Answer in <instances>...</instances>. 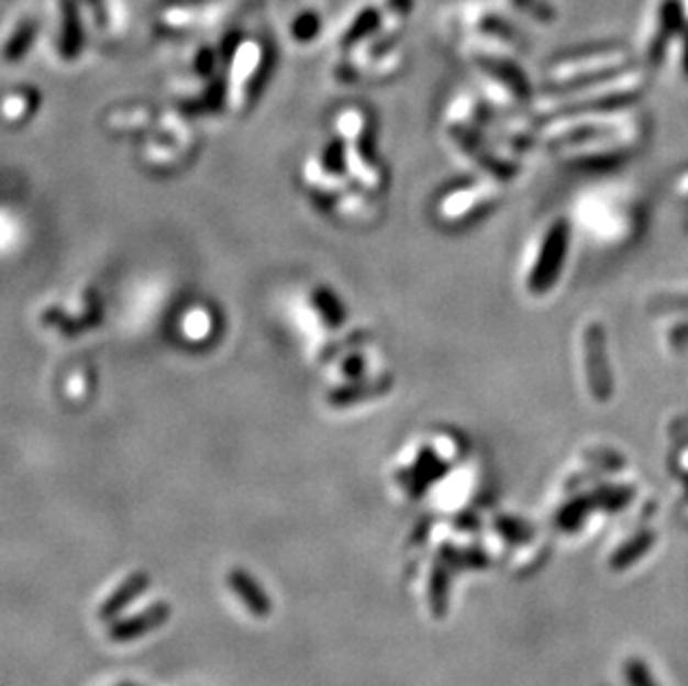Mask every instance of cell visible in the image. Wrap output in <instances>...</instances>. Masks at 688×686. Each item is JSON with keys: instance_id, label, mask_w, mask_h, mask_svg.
Instances as JSON below:
<instances>
[{"instance_id": "1", "label": "cell", "mask_w": 688, "mask_h": 686, "mask_svg": "<svg viewBox=\"0 0 688 686\" xmlns=\"http://www.w3.org/2000/svg\"><path fill=\"white\" fill-rule=\"evenodd\" d=\"M570 241V232L566 221L557 219L553 221L542 239L535 245V252L531 256V264L526 268V290L535 297L546 295L553 290L555 281L562 275L564 262H566V247Z\"/></svg>"}, {"instance_id": "2", "label": "cell", "mask_w": 688, "mask_h": 686, "mask_svg": "<svg viewBox=\"0 0 688 686\" xmlns=\"http://www.w3.org/2000/svg\"><path fill=\"white\" fill-rule=\"evenodd\" d=\"M581 357H584V379L590 397L595 401H607L613 395V377L607 357V334L599 323L590 321L581 332Z\"/></svg>"}, {"instance_id": "3", "label": "cell", "mask_w": 688, "mask_h": 686, "mask_svg": "<svg viewBox=\"0 0 688 686\" xmlns=\"http://www.w3.org/2000/svg\"><path fill=\"white\" fill-rule=\"evenodd\" d=\"M497 201V190L492 186H484V184H464L451 192H446V197H442L440 201V219L451 223V225H466L468 221L479 219L481 214H486Z\"/></svg>"}, {"instance_id": "4", "label": "cell", "mask_w": 688, "mask_h": 686, "mask_svg": "<svg viewBox=\"0 0 688 686\" xmlns=\"http://www.w3.org/2000/svg\"><path fill=\"white\" fill-rule=\"evenodd\" d=\"M228 584L232 586L234 595L247 607L249 613H254L256 618H266L270 613V609H273L270 597L266 595V590L249 573L236 568L228 575Z\"/></svg>"}, {"instance_id": "5", "label": "cell", "mask_w": 688, "mask_h": 686, "mask_svg": "<svg viewBox=\"0 0 688 686\" xmlns=\"http://www.w3.org/2000/svg\"><path fill=\"white\" fill-rule=\"evenodd\" d=\"M167 618H169L167 605H156V607H152L149 611H145L143 616H136V618L125 620V622H121V624H114L110 635H112L114 640H119V642H130V640L143 638V635H147L149 631L158 629Z\"/></svg>"}, {"instance_id": "6", "label": "cell", "mask_w": 688, "mask_h": 686, "mask_svg": "<svg viewBox=\"0 0 688 686\" xmlns=\"http://www.w3.org/2000/svg\"><path fill=\"white\" fill-rule=\"evenodd\" d=\"M149 584V577L145 573H136L132 575L110 599L103 605L101 609V618L103 620H112L116 613H121L130 602H134V599L147 588Z\"/></svg>"}, {"instance_id": "7", "label": "cell", "mask_w": 688, "mask_h": 686, "mask_svg": "<svg viewBox=\"0 0 688 686\" xmlns=\"http://www.w3.org/2000/svg\"><path fill=\"white\" fill-rule=\"evenodd\" d=\"M666 341H668V346L675 351H681L684 346H688V319L673 323L666 330Z\"/></svg>"}, {"instance_id": "8", "label": "cell", "mask_w": 688, "mask_h": 686, "mask_svg": "<svg viewBox=\"0 0 688 686\" xmlns=\"http://www.w3.org/2000/svg\"><path fill=\"white\" fill-rule=\"evenodd\" d=\"M653 308H659V310H670V312H675V310H688V295H684V297H655V306Z\"/></svg>"}, {"instance_id": "9", "label": "cell", "mask_w": 688, "mask_h": 686, "mask_svg": "<svg viewBox=\"0 0 688 686\" xmlns=\"http://www.w3.org/2000/svg\"><path fill=\"white\" fill-rule=\"evenodd\" d=\"M125 686H132V684H125Z\"/></svg>"}]
</instances>
